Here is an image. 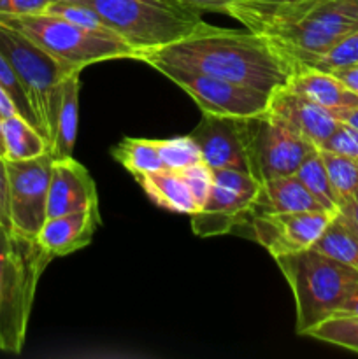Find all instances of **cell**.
<instances>
[{
	"label": "cell",
	"instance_id": "obj_1",
	"mask_svg": "<svg viewBox=\"0 0 358 359\" xmlns=\"http://www.w3.org/2000/svg\"><path fill=\"white\" fill-rule=\"evenodd\" d=\"M147 65L181 67L272 95L286 86L295 67L263 34L211 25L199 34L140 55Z\"/></svg>",
	"mask_w": 358,
	"mask_h": 359
},
{
	"label": "cell",
	"instance_id": "obj_2",
	"mask_svg": "<svg viewBox=\"0 0 358 359\" xmlns=\"http://www.w3.org/2000/svg\"><path fill=\"white\" fill-rule=\"evenodd\" d=\"M53 259L37 238L0 224V351L20 354L27 339L35 291Z\"/></svg>",
	"mask_w": 358,
	"mask_h": 359
},
{
	"label": "cell",
	"instance_id": "obj_3",
	"mask_svg": "<svg viewBox=\"0 0 358 359\" xmlns=\"http://www.w3.org/2000/svg\"><path fill=\"white\" fill-rule=\"evenodd\" d=\"M295 298L297 335H307L314 326L332 318L358 286V272L314 248L277 256Z\"/></svg>",
	"mask_w": 358,
	"mask_h": 359
},
{
	"label": "cell",
	"instance_id": "obj_4",
	"mask_svg": "<svg viewBox=\"0 0 358 359\" xmlns=\"http://www.w3.org/2000/svg\"><path fill=\"white\" fill-rule=\"evenodd\" d=\"M358 30V0H307L262 32L295 67H311Z\"/></svg>",
	"mask_w": 358,
	"mask_h": 359
},
{
	"label": "cell",
	"instance_id": "obj_5",
	"mask_svg": "<svg viewBox=\"0 0 358 359\" xmlns=\"http://www.w3.org/2000/svg\"><path fill=\"white\" fill-rule=\"evenodd\" d=\"M0 25L20 32L72 70L116 58H139V53L116 34L86 30L51 13L2 14Z\"/></svg>",
	"mask_w": 358,
	"mask_h": 359
},
{
	"label": "cell",
	"instance_id": "obj_6",
	"mask_svg": "<svg viewBox=\"0 0 358 359\" xmlns=\"http://www.w3.org/2000/svg\"><path fill=\"white\" fill-rule=\"evenodd\" d=\"M97 11L111 32L142 53L199 34L211 25L161 0H77ZM137 58V60H139Z\"/></svg>",
	"mask_w": 358,
	"mask_h": 359
},
{
	"label": "cell",
	"instance_id": "obj_7",
	"mask_svg": "<svg viewBox=\"0 0 358 359\" xmlns=\"http://www.w3.org/2000/svg\"><path fill=\"white\" fill-rule=\"evenodd\" d=\"M0 51L23 86L42 135L51 139L62 83L74 70L13 28L0 25Z\"/></svg>",
	"mask_w": 358,
	"mask_h": 359
},
{
	"label": "cell",
	"instance_id": "obj_8",
	"mask_svg": "<svg viewBox=\"0 0 358 359\" xmlns=\"http://www.w3.org/2000/svg\"><path fill=\"white\" fill-rule=\"evenodd\" d=\"M258 193L260 181L248 172L213 168V186L207 200L190 216L193 233L202 238L218 237L246 224L255 210Z\"/></svg>",
	"mask_w": 358,
	"mask_h": 359
},
{
	"label": "cell",
	"instance_id": "obj_9",
	"mask_svg": "<svg viewBox=\"0 0 358 359\" xmlns=\"http://www.w3.org/2000/svg\"><path fill=\"white\" fill-rule=\"evenodd\" d=\"M246 149L251 175L263 182L295 174L302 161L318 147L262 112L246 118Z\"/></svg>",
	"mask_w": 358,
	"mask_h": 359
},
{
	"label": "cell",
	"instance_id": "obj_10",
	"mask_svg": "<svg viewBox=\"0 0 358 359\" xmlns=\"http://www.w3.org/2000/svg\"><path fill=\"white\" fill-rule=\"evenodd\" d=\"M153 69H157L167 79L178 84L185 93H188L199 105L202 114L253 118L265 112L269 105L270 95L251 86L220 79V77L197 72V70L167 65V63H158V65H153Z\"/></svg>",
	"mask_w": 358,
	"mask_h": 359
},
{
	"label": "cell",
	"instance_id": "obj_11",
	"mask_svg": "<svg viewBox=\"0 0 358 359\" xmlns=\"http://www.w3.org/2000/svg\"><path fill=\"white\" fill-rule=\"evenodd\" d=\"M6 167L11 226L21 235L37 237L42 224L48 219L51 153L48 151L32 160H6Z\"/></svg>",
	"mask_w": 358,
	"mask_h": 359
},
{
	"label": "cell",
	"instance_id": "obj_12",
	"mask_svg": "<svg viewBox=\"0 0 358 359\" xmlns=\"http://www.w3.org/2000/svg\"><path fill=\"white\" fill-rule=\"evenodd\" d=\"M336 214L326 210L258 212L253 214L246 224H249L253 241L265 248L272 258H277L312 248Z\"/></svg>",
	"mask_w": 358,
	"mask_h": 359
},
{
	"label": "cell",
	"instance_id": "obj_13",
	"mask_svg": "<svg viewBox=\"0 0 358 359\" xmlns=\"http://www.w3.org/2000/svg\"><path fill=\"white\" fill-rule=\"evenodd\" d=\"M211 168H234L251 174L246 149V118L202 114L190 133Z\"/></svg>",
	"mask_w": 358,
	"mask_h": 359
},
{
	"label": "cell",
	"instance_id": "obj_14",
	"mask_svg": "<svg viewBox=\"0 0 358 359\" xmlns=\"http://www.w3.org/2000/svg\"><path fill=\"white\" fill-rule=\"evenodd\" d=\"M265 112L318 149L339 125V119L329 109L295 93L288 86L277 88L270 95Z\"/></svg>",
	"mask_w": 358,
	"mask_h": 359
},
{
	"label": "cell",
	"instance_id": "obj_15",
	"mask_svg": "<svg viewBox=\"0 0 358 359\" xmlns=\"http://www.w3.org/2000/svg\"><path fill=\"white\" fill-rule=\"evenodd\" d=\"M98 207L97 186L90 172L74 158L53 160L48 191V217Z\"/></svg>",
	"mask_w": 358,
	"mask_h": 359
},
{
	"label": "cell",
	"instance_id": "obj_16",
	"mask_svg": "<svg viewBox=\"0 0 358 359\" xmlns=\"http://www.w3.org/2000/svg\"><path fill=\"white\" fill-rule=\"evenodd\" d=\"M98 221V207L48 217L35 238L46 255L55 259L86 248L93 238Z\"/></svg>",
	"mask_w": 358,
	"mask_h": 359
},
{
	"label": "cell",
	"instance_id": "obj_17",
	"mask_svg": "<svg viewBox=\"0 0 358 359\" xmlns=\"http://www.w3.org/2000/svg\"><path fill=\"white\" fill-rule=\"evenodd\" d=\"M286 86L314 104L329 109L332 114L358 105V95L347 90L333 74L312 69V67L295 69Z\"/></svg>",
	"mask_w": 358,
	"mask_h": 359
},
{
	"label": "cell",
	"instance_id": "obj_18",
	"mask_svg": "<svg viewBox=\"0 0 358 359\" xmlns=\"http://www.w3.org/2000/svg\"><path fill=\"white\" fill-rule=\"evenodd\" d=\"M81 70H74L65 77L60 91L58 109L53 123L49 153L53 160L72 158L77 139V119H79V86Z\"/></svg>",
	"mask_w": 358,
	"mask_h": 359
},
{
	"label": "cell",
	"instance_id": "obj_19",
	"mask_svg": "<svg viewBox=\"0 0 358 359\" xmlns=\"http://www.w3.org/2000/svg\"><path fill=\"white\" fill-rule=\"evenodd\" d=\"M325 210L295 174L279 175L260 182L258 200L253 214L258 212H304ZM329 212V210H326ZM251 214V216H253Z\"/></svg>",
	"mask_w": 358,
	"mask_h": 359
},
{
	"label": "cell",
	"instance_id": "obj_20",
	"mask_svg": "<svg viewBox=\"0 0 358 359\" xmlns=\"http://www.w3.org/2000/svg\"><path fill=\"white\" fill-rule=\"evenodd\" d=\"M135 181L139 182L144 193L161 209L171 210V212L190 214V216L199 210V205L179 170L160 168V170L135 175Z\"/></svg>",
	"mask_w": 358,
	"mask_h": 359
},
{
	"label": "cell",
	"instance_id": "obj_21",
	"mask_svg": "<svg viewBox=\"0 0 358 359\" xmlns=\"http://www.w3.org/2000/svg\"><path fill=\"white\" fill-rule=\"evenodd\" d=\"M2 137L4 158L9 161L32 160L49 151L48 139L21 114L4 118Z\"/></svg>",
	"mask_w": 358,
	"mask_h": 359
},
{
	"label": "cell",
	"instance_id": "obj_22",
	"mask_svg": "<svg viewBox=\"0 0 358 359\" xmlns=\"http://www.w3.org/2000/svg\"><path fill=\"white\" fill-rule=\"evenodd\" d=\"M312 248L358 272V226L340 210L330 219L329 226Z\"/></svg>",
	"mask_w": 358,
	"mask_h": 359
},
{
	"label": "cell",
	"instance_id": "obj_23",
	"mask_svg": "<svg viewBox=\"0 0 358 359\" xmlns=\"http://www.w3.org/2000/svg\"><path fill=\"white\" fill-rule=\"evenodd\" d=\"M304 2L307 0H237L228 9V16L241 21L249 30L262 34L269 25Z\"/></svg>",
	"mask_w": 358,
	"mask_h": 359
},
{
	"label": "cell",
	"instance_id": "obj_24",
	"mask_svg": "<svg viewBox=\"0 0 358 359\" xmlns=\"http://www.w3.org/2000/svg\"><path fill=\"white\" fill-rule=\"evenodd\" d=\"M112 158L121 163L133 177L164 168L158 144L153 139H123L118 146L112 147Z\"/></svg>",
	"mask_w": 358,
	"mask_h": 359
},
{
	"label": "cell",
	"instance_id": "obj_25",
	"mask_svg": "<svg viewBox=\"0 0 358 359\" xmlns=\"http://www.w3.org/2000/svg\"><path fill=\"white\" fill-rule=\"evenodd\" d=\"M295 175L300 179L302 184L318 200L323 209L332 214L339 212V198H337L336 191H333V186L330 182L329 172H326L325 163H323L319 149H316L314 153H311L302 161Z\"/></svg>",
	"mask_w": 358,
	"mask_h": 359
},
{
	"label": "cell",
	"instance_id": "obj_26",
	"mask_svg": "<svg viewBox=\"0 0 358 359\" xmlns=\"http://www.w3.org/2000/svg\"><path fill=\"white\" fill-rule=\"evenodd\" d=\"M319 154H321L340 207L358 193V160L325 149H319Z\"/></svg>",
	"mask_w": 358,
	"mask_h": 359
},
{
	"label": "cell",
	"instance_id": "obj_27",
	"mask_svg": "<svg viewBox=\"0 0 358 359\" xmlns=\"http://www.w3.org/2000/svg\"><path fill=\"white\" fill-rule=\"evenodd\" d=\"M305 337L358 353V316H332Z\"/></svg>",
	"mask_w": 358,
	"mask_h": 359
},
{
	"label": "cell",
	"instance_id": "obj_28",
	"mask_svg": "<svg viewBox=\"0 0 358 359\" xmlns=\"http://www.w3.org/2000/svg\"><path fill=\"white\" fill-rule=\"evenodd\" d=\"M157 144L164 168L181 170V168L202 161V153H200L199 144L192 139V135L157 140Z\"/></svg>",
	"mask_w": 358,
	"mask_h": 359
},
{
	"label": "cell",
	"instance_id": "obj_29",
	"mask_svg": "<svg viewBox=\"0 0 358 359\" xmlns=\"http://www.w3.org/2000/svg\"><path fill=\"white\" fill-rule=\"evenodd\" d=\"M46 13L56 14V16L63 18V20L70 21V23L77 25L81 28H86V30L114 34V32L109 30L107 25L104 23V20H102V16L97 11L91 9L86 4L77 2V0H56L53 6H49Z\"/></svg>",
	"mask_w": 358,
	"mask_h": 359
},
{
	"label": "cell",
	"instance_id": "obj_30",
	"mask_svg": "<svg viewBox=\"0 0 358 359\" xmlns=\"http://www.w3.org/2000/svg\"><path fill=\"white\" fill-rule=\"evenodd\" d=\"M353 63H358V30L336 42L311 67L325 70V72H333V70L344 69V67H350Z\"/></svg>",
	"mask_w": 358,
	"mask_h": 359
},
{
	"label": "cell",
	"instance_id": "obj_31",
	"mask_svg": "<svg viewBox=\"0 0 358 359\" xmlns=\"http://www.w3.org/2000/svg\"><path fill=\"white\" fill-rule=\"evenodd\" d=\"M0 84L6 88V91L9 93V97L13 98L18 112H20V114L23 116L27 121H30L32 125L39 130V121H37V118H35L34 109H32L30 102H28L27 93H25L23 86L20 84V81H18L13 67L9 65V62H7L6 56L2 55V51H0ZM39 132H41V130H39Z\"/></svg>",
	"mask_w": 358,
	"mask_h": 359
},
{
	"label": "cell",
	"instance_id": "obj_32",
	"mask_svg": "<svg viewBox=\"0 0 358 359\" xmlns=\"http://www.w3.org/2000/svg\"><path fill=\"white\" fill-rule=\"evenodd\" d=\"M179 174L185 179L186 186H188L190 193L195 198L199 209L202 207V203L207 200V195L211 191V186H213V168L206 163V161H199V163H193L190 167H185L179 170Z\"/></svg>",
	"mask_w": 358,
	"mask_h": 359
},
{
	"label": "cell",
	"instance_id": "obj_33",
	"mask_svg": "<svg viewBox=\"0 0 358 359\" xmlns=\"http://www.w3.org/2000/svg\"><path fill=\"white\" fill-rule=\"evenodd\" d=\"M319 149L346 154V156L357 158L358 160V130L339 121L337 128L333 130L332 135L326 139V142Z\"/></svg>",
	"mask_w": 358,
	"mask_h": 359
},
{
	"label": "cell",
	"instance_id": "obj_34",
	"mask_svg": "<svg viewBox=\"0 0 358 359\" xmlns=\"http://www.w3.org/2000/svg\"><path fill=\"white\" fill-rule=\"evenodd\" d=\"M168 2L200 16L202 13L228 14L230 6L234 2H237V0H168Z\"/></svg>",
	"mask_w": 358,
	"mask_h": 359
},
{
	"label": "cell",
	"instance_id": "obj_35",
	"mask_svg": "<svg viewBox=\"0 0 358 359\" xmlns=\"http://www.w3.org/2000/svg\"><path fill=\"white\" fill-rule=\"evenodd\" d=\"M56 0H0L2 14H37L46 13Z\"/></svg>",
	"mask_w": 358,
	"mask_h": 359
},
{
	"label": "cell",
	"instance_id": "obj_36",
	"mask_svg": "<svg viewBox=\"0 0 358 359\" xmlns=\"http://www.w3.org/2000/svg\"><path fill=\"white\" fill-rule=\"evenodd\" d=\"M0 224L6 228L11 226L9 219V191H7V167L6 160L0 154Z\"/></svg>",
	"mask_w": 358,
	"mask_h": 359
},
{
	"label": "cell",
	"instance_id": "obj_37",
	"mask_svg": "<svg viewBox=\"0 0 358 359\" xmlns=\"http://www.w3.org/2000/svg\"><path fill=\"white\" fill-rule=\"evenodd\" d=\"M333 76L344 84L350 91H353L354 95H358V63H353L350 67H344V69L333 70Z\"/></svg>",
	"mask_w": 358,
	"mask_h": 359
},
{
	"label": "cell",
	"instance_id": "obj_38",
	"mask_svg": "<svg viewBox=\"0 0 358 359\" xmlns=\"http://www.w3.org/2000/svg\"><path fill=\"white\" fill-rule=\"evenodd\" d=\"M13 114H20V112H18L16 105H14L13 98L9 97L6 88L0 84V116H2V118H9V116Z\"/></svg>",
	"mask_w": 358,
	"mask_h": 359
},
{
	"label": "cell",
	"instance_id": "obj_39",
	"mask_svg": "<svg viewBox=\"0 0 358 359\" xmlns=\"http://www.w3.org/2000/svg\"><path fill=\"white\" fill-rule=\"evenodd\" d=\"M333 316H358V286Z\"/></svg>",
	"mask_w": 358,
	"mask_h": 359
},
{
	"label": "cell",
	"instance_id": "obj_40",
	"mask_svg": "<svg viewBox=\"0 0 358 359\" xmlns=\"http://www.w3.org/2000/svg\"><path fill=\"white\" fill-rule=\"evenodd\" d=\"M333 116H336L339 121L346 123V125L353 126V128L358 130V105H357V107L344 109V111H337Z\"/></svg>",
	"mask_w": 358,
	"mask_h": 359
},
{
	"label": "cell",
	"instance_id": "obj_41",
	"mask_svg": "<svg viewBox=\"0 0 358 359\" xmlns=\"http://www.w3.org/2000/svg\"><path fill=\"white\" fill-rule=\"evenodd\" d=\"M339 210L340 212L346 214V216H350L358 226V193L353 196V198H350L347 202H344L343 205L339 207Z\"/></svg>",
	"mask_w": 358,
	"mask_h": 359
},
{
	"label": "cell",
	"instance_id": "obj_42",
	"mask_svg": "<svg viewBox=\"0 0 358 359\" xmlns=\"http://www.w3.org/2000/svg\"><path fill=\"white\" fill-rule=\"evenodd\" d=\"M2 121H4V118H2V116H0V154H2V156H4V137H2ZM4 160H6V158H4Z\"/></svg>",
	"mask_w": 358,
	"mask_h": 359
},
{
	"label": "cell",
	"instance_id": "obj_43",
	"mask_svg": "<svg viewBox=\"0 0 358 359\" xmlns=\"http://www.w3.org/2000/svg\"><path fill=\"white\" fill-rule=\"evenodd\" d=\"M161 2H167V4H171V2H168V0H161ZM172 6H174V4H172ZM175 7H178V6H175Z\"/></svg>",
	"mask_w": 358,
	"mask_h": 359
}]
</instances>
